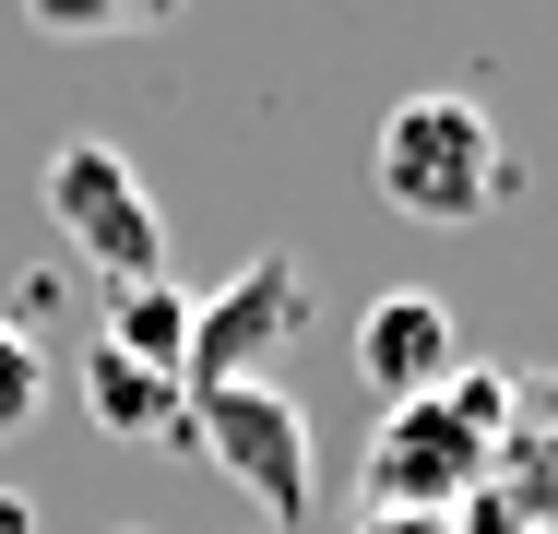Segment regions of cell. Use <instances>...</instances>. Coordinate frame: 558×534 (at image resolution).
Wrapping results in <instances>:
<instances>
[{
    "label": "cell",
    "mask_w": 558,
    "mask_h": 534,
    "mask_svg": "<svg viewBox=\"0 0 558 534\" xmlns=\"http://www.w3.org/2000/svg\"><path fill=\"white\" fill-rule=\"evenodd\" d=\"M48 214H60V238H72L108 286H155V274H167V214L143 191V167H131L119 143H96V131L48 155Z\"/></svg>",
    "instance_id": "cell-3"
},
{
    "label": "cell",
    "mask_w": 558,
    "mask_h": 534,
    "mask_svg": "<svg viewBox=\"0 0 558 534\" xmlns=\"http://www.w3.org/2000/svg\"><path fill=\"white\" fill-rule=\"evenodd\" d=\"M191 439L215 451V475L238 499H262L274 523H310V416H298V392H274V380L191 392Z\"/></svg>",
    "instance_id": "cell-4"
},
{
    "label": "cell",
    "mask_w": 558,
    "mask_h": 534,
    "mask_svg": "<svg viewBox=\"0 0 558 534\" xmlns=\"http://www.w3.org/2000/svg\"><path fill=\"white\" fill-rule=\"evenodd\" d=\"M108 356H131V368H155V380H179L191 368V286H108V332H96Z\"/></svg>",
    "instance_id": "cell-8"
},
{
    "label": "cell",
    "mask_w": 558,
    "mask_h": 534,
    "mask_svg": "<svg viewBox=\"0 0 558 534\" xmlns=\"http://www.w3.org/2000/svg\"><path fill=\"white\" fill-rule=\"evenodd\" d=\"M368 179H380V203L416 214V226H487L499 191H511V143H499V119L475 96H404L380 119V143H368Z\"/></svg>",
    "instance_id": "cell-2"
},
{
    "label": "cell",
    "mask_w": 558,
    "mask_h": 534,
    "mask_svg": "<svg viewBox=\"0 0 558 534\" xmlns=\"http://www.w3.org/2000/svg\"><path fill=\"white\" fill-rule=\"evenodd\" d=\"M451 368H463V320H451V298H428V286H380V298L356 310V380H368V404H416V392H440Z\"/></svg>",
    "instance_id": "cell-6"
},
{
    "label": "cell",
    "mask_w": 558,
    "mask_h": 534,
    "mask_svg": "<svg viewBox=\"0 0 558 534\" xmlns=\"http://www.w3.org/2000/svg\"><path fill=\"white\" fill-rule=\"evenodd\" d=\"M36 416H48V356L24 320H0V439H24Z\"/></svg>",
    "instance_id": "cell-9"
},
{
    "label": "cell",
    "mask_w": 558,
    "mask_h": 534,
    "mask_svg": "<svg viewBox=\"0 0 558 534\" xmlns=\"http://www.w3.org/2000/svg\"><path fill=\"white\" fill-rule=\"evenodd\" d=\"M84 416L108 427V439H191V392L96 344V356H84Z\"/></svg>",
    "instance_id": "cell-7"
},
{
    "label": "cell",
    "mask_w": 558,
    "mask_h": 534,
    "mask_svg": "<svg viewBox=\"0 0 558 534\" xmlns=\"http://www.w3.org/2000/svg\"><path fill=\"white\" fill-rule=\"evenodd\" d=\"M155 24H167L155 0H131V12L119 0H36V36H72V48L84 36H155Z\"/></svg>",
    "instance_id": "cell-10"
},
{
    "label": "cell",
    "mask_w": 558,
    "mask_h": 534,
    "mask_svg": "<svg viewBox=\"0 0 558 534\" xmlns=\"http://www.w3.org/2000/svg\"><path fill=\"white\" fill-rule=\"evenodd\" d=\"M511 368H451L440 392H416V404H380L368 427V511L380 523H428L451 499H475L487 475H499V439H511Z\"/></svg>",
    "instance_id": "cell-1"
},
{
    "label": "cell",
    "mask_w": 558,
    "mask_h": 534,
    "mask_svg": "<svg viewBox=\"0 0 558 534\" xmlns=\"http://www.w3.org/2000/svg\"><path fill=\"white\" fill-rule=\"evenodd\" d=\"M298 332H310V274H298L286 250H262V262H238V274H226L215 298H191V368H179V392L262 380Z\"/></svg>",
    "instance_id": "cell-5"
},
{
    "label": "cell",
    "mask_w": 558,
    "mask_h": 534,
    "mask_svg": "<svg viewBox=\"0 0 558 534\" xmlns=\"http://www.w3.org/2000/svg\"><path fill=\"white\" fill-rule=\"evenodd\" d=\"M511 475H523V511L558 523V427H547V439H511Z\"/></svg>",
    "instance_id": "cell-11"
},
{
    "label": "cell",
    "mask_w": 558,
    "mask_h": 534,
    "mask_svg": "<svg viewBox=\"0 0 558 534\" xmlns=\"http://www.w3.org/2000/svg\"><path fill=\"white\" fill-rule=\"evenodd\" d=\"M0 534H36V499H12V487H0Z\"/></svg>",
    "instance_id": "cell-12"
}]
</instances>
